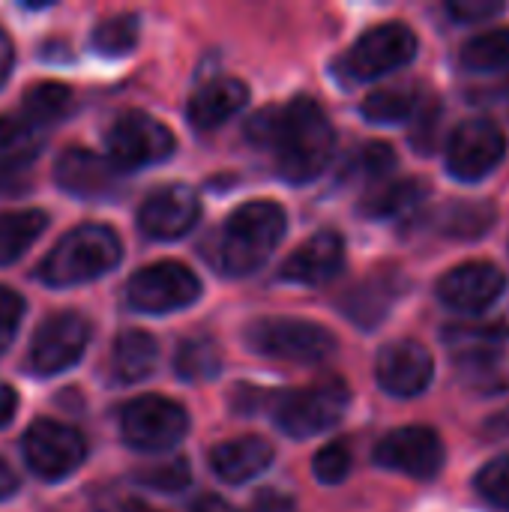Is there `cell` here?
Wrapping results in <instances>:
<instances>
[{"mask_svg": "<svg viewBox=\"0 0 509 512\" xmlns=\"http://www.w3.org/2000/svg\"><path fill=\"white\" fill-rule=\"evenodd\" d=\"M249 141L258 147H270L276 156V168L291 183L315 180L336 147V132L327 111L309 99L297 96L282 108L258 111L246 129Z\"/></svg>", "mask_w": 509, "mask_h": 512, "instance_id": "cell-1", "label": "cell"}, {"mask_svg": "<svg viewBox=\"0 0 509 512\" xmlns=\"http://www.w3.org/2000/svg\"><path fill=\"white\" fill-rule=\"evenodd\" d=\"M285 237V210L273 201H252L231 213L219 237V267L228 276L255 273Z\"/></svg>", "mask_w": 509, "mask_h": 512, "instance_id": "cell-2", "label": "cell"}, {"mask_svg": "<svg viewBox=\"0 0 509 512\" xmlns=\"http://www.w3.org/2000/svg\"><path fill=\"white\" fill-rule=\"evenodd\" d=\"M123 258L117 234L105 225H78L42 261L39 276L51 288H72L111 273Z\"/></svg>", "mask_w": 509, "mask_h": 512, "instance_id": "cell-3", "label": "cell"}, {"mask_svg": "<svg viewBox=\"0 0 509 512\" xmlns=\"http://www.w3.org/2000/svg\"><path fill=\"white\" fill-rule=\"evenodd\" d=\"M243 336L255 354L303 366L321 363L336 351V339L327 327L300 318H258Z\"/></svg>", "mask_w": 509, "mask_h": 512, "instance_id": "cell-4", "label": "cell"}, {"mask_svg": "<svg viewBox=\"0 0 509 512\" xmlns=\"http://www.w3.org/2000/svg\"><path fill=\"white\" fill-rule=\"evenodd\" d=\"M123 441L141 453H162L177 447L189 432V414L165 396H138L120 411Z\"/></svg>", "mask_w": 509, "mask_h": 512, "instance_id": "cell-5", "label": "cell"}, {"mask_svg": "<svg viewBox=\"0 0 509 512\" xmlns=\"http://www.w3.org/2000/svg\"><path fill=\"white\" fill-rule=\"evenodd\" d=\"M351 405V390L345 381H321L309 390L288 393L276 408V423L291 438H312L336 426Z\"/></svg>", "mask_w": 509, "mask_h": 512, "instance_id": "cell-6", "label": "cell"}, {"mask_svg": "<svg viewBox=\"0 0 509 512\" xmlns=\"http://www.w3.org/2000/svg\"><path fill=\"white\" fill-rule=\"evenodd\" d=\"M201 297L198 276L180 261H159L138 270L126 285V303L144 315H165Z\"/></svg>", "mask_w": 509, "mask_h": 512, "instance_id": "cell-7", "label": "cell"}, {"mask_svg": "<svg viewBox=\"0 0 509 512\" xmlns=\"http://www.w3.org/2000/svg\"><path fill=\"white\" fill-rule=\"evenodd\" d=\"M108 156L120 171H135L144 165H156L174 153V135L165 123L144 111H123L108 135Z\"/></svg>", "mask_w": 509, "mask_h": 512, "instance_id": "cell-8", "label": "cell"}, {"mask_svg": "<svg viewBox=\"0 0 509 512\" xmlns=\"http://www.w3.org/2000/svg\"><path fill=\"white\" fill-rule=\"evenodd\" d=\"M414 54H417V36L405 24L390 21L372 27L363 39H357V45L342 60V72L351 81H372L411 63Z\"/></svg>", "mask_w": 509, "mask_h": 512, "instance_id": "cell-9", "label": "cell"}, {"mask_svg": "<svg viewBox=\"0 0 509 512\" xmlns=\"http://www.w3.org/2000/svg\"><path fill=\"white\" fill-rule=\"evenodd\" d=\"M21 450H24V462L30 465V471L48 483L75 474L87 456L81 435L72 426H63L57 420H36L24 432Z\"/></svg>", "mask_w": 509, "mask_h": 512, "instance_id": "cell-10", "label": "cell"}, {"mask_svg": "<svg viewBox=\"0 0 509 512\" xmlns=\"http://www.w3.org/2000/svg\"><path fill=\"white\" fill-rule=\"evenodd\" d=\"M90 342V324L78 312L48 315L30 342V366L36 375H60L78 363Z\"/></svg>", "mask_w": 509, "mask_h": 512, "instance_id": "cell-11", "label": "cell"}, {"mask_svg": "<svg viewBox=\"0 0 509 512\" xmlns=\"http://www.w3.org/2000/svg\"><path fill=\"white\" fill-rule=\"evenodd\" d=\"M507 153V141L504 132L492 123V120H465L447 147V168L453 177L459 180H483L486 174H492V168L504 159Z\"/></svg>", "mask_w": 509, "mask_h": 512, "instance_id": "cell-12", "label": "cell"}, {"mask_svg": "<svg viewBox=\"0 0 509 512\" xmlns=\"http://www.w3.org/2000/svg\"><path fill=\"white\" fill-rule=\"evenodd\" d=\"M375 462L390 471L408 474L414 480H432L444 468V444L435 429L405 426V429L390 432L378 444Z\"/></svg>", "mask_w": 509, "mask_h": 512, "instance_id": "cell-13", "label": "cell"}, {"mask_svg": "<svg viewBox=\"0 0 509 512\" xmlns=\"http://www.w3.org/2000/svg\"><path fill=\"white\" fill-rule=\"evenodd\" d=\"M120 168L99 153L72 147L54 165V180L63 192L84 201H108L120 189Z\"/></svg>", "mask_w": 509, "mask_h": 512, "instance_id": "cell-14", "label": "cell"}, {"mask_svg": "<svg viewBox=\"0 0 509 512\" xmlns=\"http://www.w3.org/2000/svg\"><path fill=\"white\" fill-rule=\"evenodd\" d=\"M201 204L189 186H162L138 210V225L153 240H177L198 222Z\"/></svg>", "mask_w": 509, "mask_h": 512, "instance_id": "cell-15", "label": "cell"}, {"mask_svg": "<svg viewBox=\"0 0 509 512\" xmlns=\"http://www.w3.org/2000/svg\"><path fill=\"white\" fill-rule=\"evenodd\" d=\"M435 375L432 354L411 339L390 342L378 357V384L399 399H411L429 387Z\"/></svg>", "mask_w": 509, "mask_h": 512, "instance_id": "cell-16", "label": "cell"}, {"mask_svg": "<svg viewBox=\"0 0 509 512\" xmlns=\"http://www.w3.org/2000/svg\"><path fill=\"white\" fill-rule=\"evenodd\" d=\"M504 273L489 261H471L438 282V297L456 312H483L504 294Z\"/></svg>", "mask_w": 509, "mask_h": 512, "instance_id": "cell-17", "label": "cell"}, {"mask_svg": "<svg viewBox=\"0 0 509 512\" xmlns=\"http://www.w3.org/2000/svg\"><path fill=\"white\" fill-rule=\"evenodd\" d=\"M345 261V240L336 231L312 234L282 267V279L294 285H324L330 282Z\"/></svg>", "mask_w": 509, "mask_h": 512, "instance_id": "cell-18", "label": "cell"}, {"mask_svg": "<svg viewBox=\"0 0 509 512\" xmlns=\"http://www.w3.org/2000/svg\"><path fill=\"white\" fill-rule=\"evenodd\" d=\"M402 288H405V279L396 270L375 273V276H369L366 282L354 285L345 294L342 309L357 327H378L390 315V309L399 300Z\"/></svg>", "mask_w": 509, "mask_h": 512, "instance_id": "cell-19", "label": "cell"}, {"mask_svg": "<svg viewBox=\"0 0 509 512\" xmlns=\"http://www.w3.org/2000/svg\"><path fill=\"white\" fill-rule=\"evenodd\" d=\"M270 462H273V447L264 438H255V435L219 444L210 453V468L219 474V480H225L231 486L258 477Z\"/></svg>", "mask_w": 509, "mask_h": 512, "instance_id": "cell-20", "label": "cell"}, {"mask_svg": "<svg viewBox=\"0 0 509 512\" xmlns=\"http://www.w3.org/2000/svg\"><path fill=\"white\" fill-rule=\"evenodd\" d=\"M249 99V90L237 78H216L204 84L192 99H189V120L195 129H216L228 117H234Z\"/></svg>", "mask_w": 509, "mask_h": 512, "instance_id": "cell-21", "label": "cell"}, {"mask_svg": "<svg viewBox=\"0 0 509 512\" xmlns=\"http://www.w3.org/2000/svg\"><path fill=\"white\" fill-rule=\"evenodd\" d=\"M159 360V345L144 330H126L117 336L111 351V378L117 384H138L153 375Z\"/></svg>", "mask_w": 509, "mask_h": 512, "instance_id": "cell-22", "label": "cell"}, {"mask_svg": "<svg viewBox=\"0 0 509 512\" xmlns=\"http://www.w3.org/2000/svg\"><path fill=\"white\" fill-rule=\"evenodd\" d=\"M456 375L474 393H486V396L504 393L509 390V354L501 348H480V351L459 354Z\"/></svg>", "mask_w": 509, "mask_h": 512, "instance_id": "cell-23", "label": "cell"}, {"mask_svg": "<svg viewBox=\"0 0 509 512\" xmlns=\"http://www.w3.org/2000/svg\"><path fill=\"white\" fill-rule=\"evenodd\" d=\"M426 198H429V183L420 177H408V180H396L387 189L363 198L360 213L369 219H393V216L414 213Z\"/></svg>", "mask_w": 509, "mask_h": 512, "instance_id": "cell-24", "label": "cell"}, {"mask_svg": "<svg viewBox=\"0 0 509 512\" xmlns=\"http://www.w3.org/2000/svg\"><path fill=\"white\" fill-rule=\"evenodd\" d=\"M39 150H42V141L24 117H0V171L3 174H27Z\"/></svg>", "mask_w": 509, "mask_h": 512, "instance_id": "cell-25", "label": "cell"}, {"mask_svg": "<svg viewBox=\"0 0 509 512\" xmlns=\"http://www.w3.org/2000/svg\"><path fill=\"white\" fill-rule=\"evenodd\" d=\"M48 228V213L42 210H15L0 213V267L15 264Z\"/></svg>", "mask_w": 509, "mask_h": 512, "instance_id": "cell-26", "label": "cell"}, {"mask_svg": "<svg viewBox=\"0 0 509 512\" xmlns=\"http://www.w3.org/2000/svg\"><path fill=\"white\" fill-rule=\"evenodd\" d=\"M498 213L489 201H453L438 213V231L456 240H477L495 225Z\"/></svg>", "mask_w": 509, "mask_h": 512, "instance_id": "cell-27", "label": "cell"}, {"mask_svg": "<svg viewBox=\"0 0 509 512\" xmlns=\"http://www.w3.org/2000/svg\"><path fill=\"white\" fill-rule=\"evenodd\" d=\"M72 108V90L60 81H42V84H33L27 93H24V102H21V111H24V120L39 132V126H51L57 120H63Z\"/></svg>", "mask_w": 509, "mask_h": 512, "instance_id": "cell-28", "label": "cell"}, {"mask_svg": "<svg viewBox=\"0 0 509 512\" xmlns=\"http://www.w3.org/2000/svg\"><path fill=\"white\" fill-rule=\"evenodd\" d=\"M420 111V90L414 84L375 90L363 102V117L369 123H405L408 117H417Z\"/></svg>", "mask_w": 509, "mask_h": 512, "instance_id": "cell-29", "label": "cell"}, {"mask_svg": "<svg viewBox=\"0 0 509 512\" xmlns=\"http://www.w3.org/2000/svg\"><path fill=\"white\" fill-rule=\"evenodd\" d=\"M174 369L183 381L201 384L213 381L222 372V351L213 339H189L174 357Z\"/></svg>", "mask_w": 509, "mask_h": 512, "instance_id": "cell-30", "label": "cell"}, {"mask_svg": "<svg viewBox=\"0 0 509 512\" xmlns=\"http://www.w3.org/2000/svg\"><path fill=\"white\" fill-rule=\"evenodd\" d=\"M462 66L468 72H507L509 69V27L483 33L462 48Z\"/></svg>", "mask_w": 509, "mask_h": 512, "instance_id": "cell-31", "label": "cell"}, {"mask_svg": "<svg viewBox=\"0 0 509 512\" xmlns=\"http://www.w3.org/2000/svg\"><path fill=\"white\" fill-rule=\"evenodd\" d=\"M138 33H141L138 15H129V12L126 15H111L93 30L90 45L102 57H126L138 45Z\"/></svg>", "mask_w": 509, "mask_h": 512, "instance_id": "cell-32", "label": "cell"}, {"mask_svg": "<svg viewBox=\"0 0 509 512\" xmlns=\"http://www.w3.org/2000/svg\"><path fill=\"white\" fill-rule=\"evenodd\" d=\"M393 168H396V150L387 141H369L348 159L342 177L354 183H369V180L387 177Z\"/></svg>", "mask_w": 509, "mask_h": 512, "instance_id": "cell-33", "label": "cell"}, {"mask_svg": "<svg viewBox=\"0 0 509 512\" xmlns=\"http://www.w3.org/2000/svg\"><path fill=\"white\" fill-rule=\"evenodd\" d=\"M135 477L147 489H156V492H180V489L189 486V465L183 459H162L156 465L141 468Z\"/></svg>", "mask_w": 509, "mask_h": 512, "instance_id": "cell-34", "label": "cell"}, {"mask_svg": "<svg viewBox=\"0 0 509 512\" xmlns=\"http://www.w3.org/2000/svg\"><path fill=\"white\" fill-rule=\"evenodd\" d=\"M312 471L321 483L327 486H336L348 477L351 471V447L345 441H336V444H327L324 450H318L315 462H312Z\"/></svg>", "mask_w": 509, "mask_h": 512, "instance_id": "cell-35", "label": "cell"}, {"mask_svg": "<svg viewBox=\"0 0 509 512\" xmlns=\"http://www.w3.org/2000/svg\"><path fill=\"white\" fill-rule=\"evenodd\" d=\"M477 492L495 507V510H509V456L489 462L477 474Z\"/></svg>", "mask_w": 509, "mask_h": 512, "instance_id": "cell-36", "label": "cell"}, {"mask_svg": "<svg viewBox=\"0 0 509 512\" xmlns=\"http://www.w3.org/2000/svg\"><path fill=\"white\" fill-rule=\"evenodd\" d=\"M24 318V297L0 285V354L12 345Z\"/></svg>", "mask_w": 509, "mask_h": 512, "instance_id": "cell-37", "label": "cell"}, {"mask_svg": "<svg viewBox=\"0 0 509 512\" xmlns=\"http://www.w3.org/2000/svg\"><path fill=\"white\" fill-rule=\"evenodd\" d=\"M438 126H441V102L438 99H429L420 111H417V120H414V144L420 153H432L435 141H438Z\"/></svg>", "mask_w": 509, "mask_h": 512, "instance_id": "cell-38", "label": "cell"}, {"mask_svg": "<svg viewBox=\"0 0 509 512\" xmlns=\"http://www.w3.org/2000/svg\"><path fill=\"white\" fill-rule=\"evenodd\" d=\"M447 12L459 21H483V18L504 12V3L501 0H450Z\"/></svg>", "mask_w": 509, "mask_h": 512, "instance_id": "cell-39", "label": "cell"}, {"mask_svg": "<svg viewBox=\"0 0 509 512\" xmlns=\"http://www.w3.org/2000/svg\"><path fill=\"white\" fill-rule=\"evenodd\" d=\"M252 512H294V501L282 492H261L252 504Z\"/></svg>", "mask_w": 509, "mask_h": 512, "instance_id": "cell-40", "label": "cell"}, {"mask_svg": "<svg viewBox=\"0 0 509 512\" xmlns=\"http://www.w3.org/2000/svg\"><path fill=\"white\" fill-rule=\"evenodd\" d=\"M15 411H18V396H15V390H12L9 384L0 381V429H3L6 423H12Z\"/></svg>", "mask_w": 509, "mask_h": 512, "instance_id": "cell-41", "label": "cell"}, {"mask_svg": "<svg viewBox=\"0 0 509 512\" xmlns=\"http://www.w3.org/2000/svg\"><path fill=\"white\" fill-rule=\"evenodd\" d=\"M12 63H15V48H12V39H9V33L0 27V84L9 78V72H12Z\"/></svg>", "mask_w": 509, "mask_h": 512, "instance_id": "cell-42", "label": "cell"}, {"mask_svg": "<svg viewBox=\"0 0 509 512\" xmlns=\"http://www.w3.org/2000/svg\"><path fill=\"white\" fill-rule=\"evenodd\" d=\"M27 174H3L0 171V195H21L27 189Z\"/></svg>", "mask_w": 509, "mask_h": 512, "instance_id": "cell-43", "label": "cell"}, {"mask_svg": "<svg viewBox=\"0 0 509 512\" xmlns=\"http://www.w3.org/2000/svg\"><path fill=\"white\" fill-rule=\"evenodd\" d=\"M15 492H18V477H15V471L0 459V501L9 498V495H15Z\"/></svg>", "mask_w": 509, "mask_h": 512, "instance_id": "cell-44", "label": "cell"}, {"mask_svg": "<svg viewBox=\"0 0 509 512\" xmlns=\"http://www.w3.org/2000/svg\"><path fill=\"white\" fill-rule=\"evenodd\" d=\"M192 512H234L222 498H213V495H204L195 507H192Z\"/></svg>", "mask_w": 509, "mask_h": 512, "instance_id": "cell-45", "label": "cell"}, {"mask_svg": "<svg viewBox=\"0 0 509 512\" xmlns=\"http://www.w3.org/2000/svg\"><path fill=\"white\" fill-rule=\"evenodd\" d=\"M123 512H156V510H150V507H144V504H138V501H129V504L123 507Z\"/></svg>", "mask_w": 509, "mask_h": 512, "instance_id": "cell-46", "label": "cell"}, {"mask_svg": "<svg viewBox=\"0 0 509 512\" xmlns=\"http://www.w3.org/2000/svg\"><path fill=\"white\" fill-rule=\"evenodd\" d=\"M498 426H504V429H509V414H504V417L498 420Z\"/></svg>", "mask_w": 509, "mask_h": 512, "instance_id": "cell-47", "label": "cell"}]
</instances>
